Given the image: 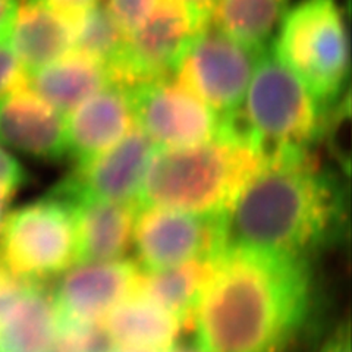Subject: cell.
I'll return each instance as SVG.
<instances>
[{
    "mask_svg": "<svg viewBox=\"0 0 352 352\" xmlns=\"http://www.w3.org/2000/svg\"><path fill=\"white\" fill-rule=\"evenodd\" d=\"M110 352H144V351H135V349H126V348H113Z\"/></svg>",
    "mask_w": 352,
    "mask_h": 352,
    "instance_id": "cell-32",
    "label": "cell"
},
{
    "mask_svg": "<svg viewBox=\"0 0 352 352\" xmlns=\"http://www.w3.org/2000/svg\"><path fill=\"white\" fill-rule=\"evenodd\" d=\"M75 27L72 21L40 0H18L10 44L27 75L71 52Z\"/></svg>",
    "mask_w": 352,
    "mask_h": 352,
    "instance_id": "cell-15",
    "label": "cell"
},
{
    "mask_svg": "<svg viewBox=\"0 0 352 352\" xmlns=\"http://www.w3.org/2000/svg\"><path fill=\"white\" fill-rule=\"evenodd\" d=\"M311 261L228 247L194 308L201 352H288L314 314Z\"/></svg>",
    "mask_w": 352,
    "mask_h": 352,
    "instance_id": "cell-1",
    "label": "cell"
},
{
    "mask_svg": "<svg viewBox=\"0 0 352 352\" xmlns=\"http://www.w3.org/2000/svg\"><path fill=\"white\" fill-rule=\"evenodd\" d=\"M109 84L103 66L75 50L27 75L30 90L65 116Z\"/></svg>",
    "mask_w": 352,
    "mask_h": 352,
    "instance_id": "cell-18",
    "label": "cell"
},
{
    "mask_svg": "<svg viewBox=\"0 0 352 352\" xmlns=\"http://www.w3.org/2000/svg\"><path fill=\"white\" fill-rule=\"evenodd\" d=\"M142 270L135 261L118 258L85 261L60 274L52 298L60 322H100L102 318L140 292Z\"/></svg>",
    "mask_w": 352,
    "mask_h": 352,
    "instance_id": "cell-12",
    "label": "cell"
},
{
    "mask_svg": "<svg viewBox=\"0 0 352 352\" xmlns=\"http://www.w3.org/2000/svg\"><path fill=\"white\" fill-rule=\"evenodd\" d=\"M289 0H216L208 24L254 50L272 46Z\"/></svg>",
    "mask_w": 352,
    "mask_h": 352,
    "instance_id": "cell-21",
    "label": "cell"
},
{
    "mask_svg": "<svg viewBox=\"0 0 352 352\" xmlns=\"http://www.w3.org/2000/svg\"><path fill=\"white\" fill-rule=\"evenodd\" d=\"M112 340L102 322H60L52 352H110Z\"/></svg>",
    "mask_w": 352,
    "mask_h": 352,
    "instance_id": "cell-23",
    "label": "cell"
},
{
    "mask_svg": "<svg viewBox=\"0 0 352 352\" xmlns=\"http://www.w3.org/2000/svg\"><path fill=\"white\" fill-rule=\"evenodd\" d=\"M40 2L46 3L54 10H58L59 14H62L63 16L72 21L74 24H76L87 10H90L94 5L100 2V0H40Z\"/></svg>",
    "mask_w": 352,
    "mask_h": 352,
    "instance_id": "cell-27",
    "label": "cell"
},
{
    "mask_svg": "<svg viewBox=\"0 0 352 352\" xmlns=\"http://www.w3.org/2000/svg\"><path fill=\"white\" fill-rule=\"evenodd\" d=\"M176 2L188 9L198 21L203 22V24H207L216 0H176Z\"/></svg>",
    "mask_w": 352,
    "mask_h": 352,
    "instance_id": "cell-29",
    "label": "cell"
},
{
    "mask_svg": "<svg viewBox=\"0 0 352 352\" xmlns=\"http://www.w3.org/2000/svg\"><path fill=\"white\" fill-rule=\"evenodd\" d=\"M348 201L339 173L316 148L264 159L226 214V248L313 261L346 235Z\"/></svg>",
    "mask_w": 352,
    "mask_h": 352,
    "instance_id": "cell-2",
    "label": "cell"
},
{
    "mask_svg": "<svg viewBox=\"0 0 352 352\" xmlns=\"http://www.w3.org/2000/svg\"><path fill=\"white\" fill-rule=\"evenodd\" d=\"M217 258L191 260L168 269L142 272L140 292L188 327Z\"/></svg>",
    "mask_w": 352,
    "mask_h": 352,
    "instance_id": "cell-20",
    "label": "cell"
},
{
    "mask_svg": "<svg viewBox=\"0 0 352 352\" xmlns=\"http://www.w3.org/2000/svg\"><path fill=\"white\" fill-rule=\"evenodd\" d=\"M125 40L126 34L110 15L106 5L98 2L76 22L72 50L100 63L110 78V72L122 56Z\"/></svg>",
    "mask_w": 352,
    "mask_h": 352,
    "instance_id": "cell-22",
    "label": "cell"
},
{
    "mask_svg": "<svg viewBox=\"0 0 352 352\" xmlns=\"http://www.w3.org/2000/svg\"><path fill=\"white\" fill-rule=\"evenodd\" d=\"M27 85V72L10 44V32L0 34V98Z\"/></svg>",
    "mask_w": 352,
    "mask_h": 352,
    "instance_id": "cell-24",
    "label": "cell"
},
{
    "mask_svg": "<svg viewBox=\"0 0 352 352\" xmlns=\"http://www.w3.org/2000/svg\"><path fill=\"white\" fill-rule=\"evenodd\" d=\"M204 25L176 0H160L147 19L126 34L122 56L110 72V81L131 88L173 75Z\"/></svg>",
    "mask_w": 352,
    "mask_h": 352,
    "instance_id": "cell-10",
    "label": "cell"
},
{
    "mask_svg": "<svg viewBox=\"0 0 352 352\" xmlns=\"http://www.w3.org/2000/svg\"><path fill=\"white\" fill-rule=\"evenodd\" d=\"M16 6L18 0H0V34L10 32Z\"/></svg>",
    "mask_w": 352,
    "mask_h": 352,
    "instance_id": "cell-30",
    "label": "cell"
},
{
    "mask_svg": "<svg viewBox=\"0 0 352 352\" xmlns=\"http://www.w3.org/2000/svg\"><path fill=\"white\" fill-rule=\"evenodd\" d=\"M78 234V263L124 258L132 245L138 203L85 198L68 201Z\"/></svg>",
    "mask_w": 352,
    "mask_h": 352,
    "instance_id": "cell-16",
    "label": "cell"
},
{
    "mask_svg": "<svg viewBox=\"0 0 352 352\" xmlns=\"http://www.w3.org/2000/svg\"><path fill=\"white\" fill-rule=\"evenodd\" d=\"M261 52L207 22L190 43L175 75L219 116L228 118L239 110Z\"/></svg>",
    "mask_w": 352,
    "mask_h": 352,
    "instance_id": "cell-8",
    "label": "cell"
},
{
    "mask_svg": "<svg viewBox=\"0 0 352 352\" xmlns=\"http://www.w3.org/2000/svg\"><path fill=\"white\" fill-rule=\"evenodd\" d=\"M134 126L129 90L109 84L65 116L66 157L75 163L90 160L113 147Z\"/></svg>",
    "mask_w": 352,
    "mask_h": 352,
    "instance_id": "cell-14",
    "label": "cell"
},
{
    "mask_svg": "<svg viewBox=\"0 0 352 352\" xmlns=\"http://www.w3.org/2000/svg\"><path fill=\"white\" fill-rule=\"evenodd\" d=\"M157 147L137 126L98 156L75 168L52 190L66 201L85 198L138 203L148 164Z\"/></svg>",
    "mask_w": 352,
    "mask_h": 352,
    "instance_id": "cell-11",
    "label": "cell"
},
{
    "mask_svg": "<svg viewBox=\"0 0 352 352\" xmlns=\"http://www.w3.org/2000/svg\"><path fill=\"white\" fill-rule=\"evenodd\" d=\"M27 182L22 164L3 146H0V190L12 195Z\"/></svg>",
    "mask_w": 352,
    "mask_h": 352,
    "instance_id": "cell-26",
    "label": "cell"
},
{
    "mask_svg": "<svg viewBox=\"0 0 352 352\" xmlns=\"http://www.w3.org/2000/svg\"><path fill=\"white\" fill-rule=\"evenodd\" d=\"M10 198H12V195H9L3 190H0V226H2V223H3V219L6 216L5 212H6L8 203L10 201Z\"/></svg>",
    "mask_w": 352,
    "mask_h": 352,
    "instance_id": "cell-31",
    "label": "cell"
},
{
    "mask_svg": "<svg viewBox=\"0 0 352 352\" xmlns=\"http://www.w3.org/2000/svg\"><path fill=\"white\" fill-rule=\"evenodd\" d=\"M78 263L72 206L50 191L5 216L0 226V266L28 283L47 282Z\"/></svg>",
    "mask_w": 352,
    "mask_h": 352,
    "instance_id": "cell-6",
    "label": "cell"
},
{
    "mask_svg": "<svg viewBox=\"0 0 352 352\" xmlns=\"http://www.w3.org/2000/svg\"><path fill=\"white\" fill-rule=\"evenodd\" d=\"M132 247L142 272L217 258L226 250V216L198 214L159 206H140Z\"/></svg>",
    "mask_w": 352,
    "mask_h": 352,
    "instance_id": "cell-7",
    "label": "cell"
},
{
    "mask_svg": "<svg viewBox=\"0 0 352 352\" xmlns=\"http://www.w3.org/2000/svg\"><path fill=\"white\" fill-rule=\"evenodd\" d=\"M100 322L116 348L144 352L172 351L185 327L141 292L118 304Z\"/></svg>",
    "mask_w": 352,
    "mask_h": 352,
    "instance_id": "cell-17",
    "label": "cell"
},
{
    "mask_svg": "<svg viewBox=\"0 0 352 352\" xmlns=\"http://www.w3.org/2000/svg\"><path fill=\"white\" fill-rule=\"evenodd\" d=\"M235 115L213 138L181 148H157L142 184L140 206L226 216L264 162Z\"/></svg>",
    "mask_w": 352,
    "mask_h": 352,
    "instance_id": "cell-3",
    "label": "cell"
},
{
    "mask_svg": "<svg viewBox=\"0 0 352 352\" xmlns=\"http://www.w3.org/2000/svg\"><path fill=\"white\" fill-rule=\"evenodd\" d=\"M135 126L157 148L200 144L219 134L223 118L175 74L128 88Z\"/></svg>",
    "mask_w": 352,
    "mask_h": 352,
    "instance_id": "cell-9",
    "label": "cell"
},
{
    "mask_svg": "<svg viewBox=\"0 0 352 352\" xmlns=\"http://www.w3.org/2000/svg\"><path fill=\"white\" fill-rule=\"evenodd\" d=\"M56 335L52 292L40 283H30L0 318V352H52Z\"/></svg>",
    "mask_w": 352,
    "mask_h": 352,
    "instance_id": "cell-19",
    "label": "cell"
},
{
    "mask_svg": "<svg viewBox=\"0 0 352 352\" xmlns=\"http://www.w3.org/2000/svg\"><path fill=\"white\" fill-rule=\"evenodd\" d=\"M329 110L274 53L264 49L235 118L264 157L316 148L326 132Z\"/></svg>",
    "mask_w": 352,
    "mask_h": 352,
    "instance_id": "cell-4",
    "label": "cell"
},
{
    "mask_svg": "<svg viewBox=\"0 0 352 352\" xmlns=\"http://www.w3.org/2000/svg\"><path fill=\"white\" fill-rule=\"evenodd\" d=\"M160 0H106V8L125 34L147 19Z\"/></svg>",
    "mask_w": 352,
    "mask_h": 352,
    "instance_id": "cell-25",
    "label": "cell"
},
{
    "mask_svg": "<svg viewBox=\"0 0 352 352\" xmlns=\"http://www.w3.org/2000/svg\"><path fill=\"white\" fill-rule=\"evenodd\" d=\"M0 146L37 160H62L68 154L65 115L21 87L0 98Z\"/></svg>",
    "mask_w": 352,
    "mask_h": 352,
    "instance_id": "cell-13",
    "label": "cell"
},
{
    "mask_svg": "<svg viewBox=\"0 0 352 352\" xmlns=\"http://www.w3.org/2000/svg\"><path fill=\"white\" fill-rule=\"evenodd\" d=\"M318 352H351V324L349 318L340 322L324 344L318 349Z\"/></svg>",
    "mask_w": 352,
    "mask_h": 352,
    "instance_id": "cell-28",
    "label": "cell"
},
{
    "mask_svg": "<svg viewBox=\"0 0 352 352\" xmlns=\"http://www.w3.org/2000/svg\"><path fill=\"white\" fill-rule=\"evenodd\" d=\"M169 352H201V351L197 349V348H194V349H176V348H173V349L169 351Z\"/></svg>",
    "mask_w": 352,
    "mask_h": 352,
    "instance_id": "cell-33",
    "label": "cell"
},
{
    "mask_svg": "<svg viewBox=\"0 0 352 352\" xmlns=\"http://www.w3.org/2000/svg\"><path fill=\"white\" fill-rule=\"evenodd\" d=\"M272 47L324 109L340 100L349 76V41L338 0H300L288 8Z\"/></svg>",
    "mask_w": 352,
    "mask_h": 352,
    "instance_id": "cell-5",
    "label": "cell"
}]
</instances>
